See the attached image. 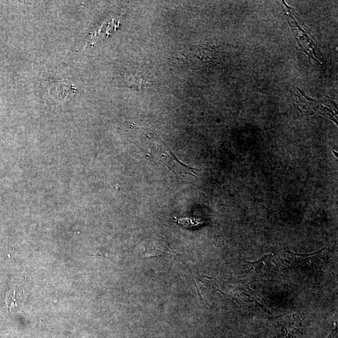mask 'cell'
I'll return each instance as SVG.
<instances>
[{
    "mask_svg": "<svg viewBox=\"0 0 338 338\" xmlns=\"http://www.w3.org/2000/svg\"><path fill=\"white\" fill-rule=\"evenodd\" d=\"M179 224L181 226L187 228V227H192L195 226L199 224H202L203 222H200L199 219H195L193 218H182L178 220Z\"/></svg>",
    "mask_w": 338,
    "mask_h": 338,
    "instance_id": "obj_4",
    "label": "cell"
},
{
    "mask_svg": "<svg viewBox=\"0 0 338 338\" xmlns=\"http://www.w3.org/2000/svg\"><path fill=\"white\" fill-rule=\"evenodd\" d=\"M135 143L151 161L170 169L175 174H197L199 169L185 165L177 159L155 133L150 130L135 129L133 134Z\"/></svg>",
    "mask_w": 338,
    "mask_h": 338,
    "instance_id": "obj_1",
    "label": "cell"
},
{
    "mask_svg": "<svg viewBox=\"0 0 338 338\" xmlns=\"http://www.w3.org/2000/svg\"><path fill=\"white\" fill-rule=\"evenodd\" d=\"M144 78V75L142 73L130 74L126 75L125 82H127L128 87H141L145 86L146 84H148V81H146Z\"/></svg>",
    "mask_w": 338,
    "mask_h": 338,
    "instance_id": "obj_3",
    "label": "cell"
},
{
    "mask_svg": "<svg viewBox=\"0 0 338 338\" xmlns=\"http://www.w3.org/2000/svg\"><path fill=\"white\" fill-rule=\"evenodd\" d=\"M44 93L47 103L58 105L69 101L75 94V89L67 83L52 80L45 83Z\"/></svg>",
    "mask_w": 338,
    "mask_h": 338,
    "instance_id": "obj_2",
    "label": "cell"
}]
</instances>
